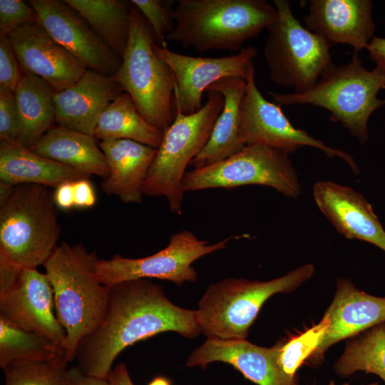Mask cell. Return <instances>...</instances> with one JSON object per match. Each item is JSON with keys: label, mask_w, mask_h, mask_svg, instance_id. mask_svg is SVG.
Returning a JSON list of instances; mask_svg holds the SVG:
<instances>
[{"label": "cell", "mask_w": 385, "mask_h": 385, "mask_svg": "<svg viewBox=\"0 0 385 385\" xmlns=\"http://www.w3.org/2000/svg\"><path fill=\"white\" fill-rule=\"evenodd\" d=\"M69 385H110L108 379H101L85 375L77 366L68 369Z\"/></svg>", "instance_id": "obj_40"}, {"label": "cell", "mask_w": 385, "mask_h": 385, "mask_svg": "<svg viewBox=\"0 0 385 385\" xmlns=\"http://www.w3.org/2000/svg\"><path fill=\"white\" fill-rule=\"evenodd\" d=\"M206 93L207 101L197 112L188 115L175 113L143 185L144 195L164 196L174 213L182 212L186 168L205 146L223 108L225 100L220 93L212 90Z\"/></svg>", "instance_id": "obj_8"}, {"label": "cell", "mask_w": 385, "mask_h": 385, "mask_svg": "<svg viewBox=\"0 0 385 385\" xmlns=\"http://www.w3.org/2000/svg\"><path fill=\"white\" fill-rule=\"evenodd\" d=\"M327 327L328 322L324 317L319 324L279 346L278 362L284 374L292 378L297 376V369L321 344Z\"/></svg>", "instance_id": "obj_32"}, {"label": "cell", "mask_w": 385, "mask_h": 385, "mask_svg": "<svg viewBox=\"0 0 385 385\" xmlns=\"http://www.w3.org/2000/svg\"><path fill=\"white\" fill-rule=\"evenodd\" d=\"M305 27L331 46L349 44L354 51L366 49L375 24L369 0H312Z\"/></svg>", "instance_id": "obj_19"}, {"label": "cell", "mask_w": 385, "mask_h": 385, "mask_svg": "<svg viewBox=\"0 0 385 385\" xmlns=\"http://www.w3.org/2000/svg\"><path fill=\"white\" fill-rule=\"evenodd\" d=\"M29 149L89 176L104 179L109 175L106 158L93 135L53 126Z\"/></svg>", "instance_id": "obj_25"}, {"label": "cell", "mask_w": 385, "mask_h": 385, "mask_svg": "<svg viewBox=\"0 0 385 385\" xmlns=\"http://www.w3.org/2000/svg\"><path fill=\"white\" fill-rule=\"evenodd\" d=\"M98 260L96 252L83 245L62 242L43 265L56 315L66 333L68 362L73 361L81 342L99 327L107 311L110 287L96 274Z\"/></svg>", "instance_id": "obj_2"}, {"label": "cell", "mask_w": 385, "mask_h": 385, "mask_svg": "<svg viewBox=\"0 0 385 385\" xmlns=\"http://www.w3.org/2000/svg\"><path fill=\"white\" fill-rule=\"evenodd\" d=\"M314 272V265L307 264L266 282L226 278L210 284L195 310L201 332L207 337L245 339L269 297L295 289Z\"/></svg>", "instance_id": "obj_7"}, {"label": "cell", "mask_w": 385, "mask_h": 385, "mask_svg": "<svg viewBox=\"0 0 385 385\" xmlns=\"http://www.w3.org/2000/svg\"><path fill=\"white\" fill-rule=\"evenodd\" d=\"M54 90L40 77L22 72L14 91L20 130L17 142L34 146L53 127L56 109Z\"/></svg>", "instance_id": "obj_26"}, {"label": "cell", "mask_w": 385, "mask_h": 385, "mask_svg": "<svg viewBox=\"0 0 385 385\" xmlns=\"http://www.w3.org/2000/svg\"><path fill=\"white\" fill-rule=\"evenodd\" d=\"M0 319L65 348L66 333L56 315L51 284L46 274L36 268L22 269L16 281L0 292Z\"/></svg>", "instance_id": "obj_15"}, {"label": "cell", "mask_w": 385, "mask_h": 385, "mask_svg": "<svg viewBox=\"0 0 385 385\" xmlns=\"http://www.w3.org/2000/svg\"><path fill=\"white\" fill-rule=\"evenodd\" d=\"M155 43L149 23L130 2L128 44L113 77L130 96L140 115L164 133L175 118V80L170 66L155 54Z\"/></svg>", "instance_id": "obj_5"}, {"label": "cell", "mask_w": 385, "mask_h": 385, "mask_svg": "<svg viewBox=\"0 0 385 385\" xmlns=\"http://www.w3.org/2000/svg\"><path fill=\"white\" fill-rule=\"evenodd\" d=\"M148 385H170V381L165 377L157 376Z\"/></svg>", "instance_id": "obj_43"}, {"label": "cell", "mask_w": 385, "mask_h": 385, "mask_svg": "<svg viewBox=\"0 0 385 385\" xmlns=\"http://www.w3.org/2000/svg\"><path fill=\"white\" fill-rule=\"evenodd\" d=\"M8 36L21 71L40 77L55 92L72 86L88 69L37 21L26 24Z\"/></svg>", "instance_id": "obj_16"}, {"label": "cell", "mask_w": 385, "mask_h": 385, "mask_svg": "<svg viewBox=\"0 0 385 385\" xmlns=\"http://www.w3.org/2000/svg\"><path fill=\"white\" fill-rule=\"evenodd\" d=\"M66 364L53 361H24L4 369V385H69Z\"/></svg>", "instance_id": "obj_31"}, {"label": "cell", "mask_w": 385, "mask_h": 385, "mask_svg": "<svg viewBox=\"0 0 385 385\" xmlns=\"http://www.w3.org/2000/svg\"><path fill=\"white\" fill-rule=\"evenodd\" d=\"M21 75L9 36L0 34V86L14 92Z\"/></svg>", "instance_id": "obj_36"}, {"label": "cell", "mask_w": 385, "mask_h": 385, "mask_svg": "<svg viewBox=\"0 0 385 385\" xmlns=\"http://www.w3.org/2000/svg\"><path fill=\"white\" fill-rule=\"evenodd\" d=\"M279 351V346L266 348L245 339L207 337L190 354L186 366L205 369L212 362H225L257 385H299L298 376L289 377L282 371Z\"/></svg>", "instance_id": "obj_17"}, {"label": "cell", "mask_w": 385, "mask_h": 385, "mask_svg": "<svg viewBox=\"0 0 385 385\" xmlns=\"http://www.w3.org/2000/svg\"><path fill=\"white\" fill-rule=\"evenodd\" d=\"M37 22L60 45L88 69L114 76L122 58L65 0H32Z\"/></svg>", "instance_id": "obj_14"}, {"label": "cell", "mask_w": 385, "mask_h": 385, "mask_svg": "<svg viewBox=\"0 0 385 385\" xmlns=\"http://www.w3.org/2000/svg\"><path fill=\"white\" fill-rule=\"evenodd\" d=\"M324 317L328 327L310 359L319 356L332 344L385 323V297L369 294L346 279H339L334 299Z\"/></svg>", "instance_id": "obj_21"}, {"label": "cell", "mask_w": 385, "mask_h": 385, "mask_svg": "<svg viewBox=\"0 0 385 385\" xmlns=\"http://www.w3.org/2000/svg\"><path fill=\"white\" fill-rule=\"evenodd\" d=\"M155 54L171 68L175 80L173 107L188 115L199 111L203 93L220 79L237 77L246 79L257 51L252 46L241 48L239 53L218 58L194 57L170 51L166 43L153 45Z\"/></svg>", "instance_id": "obj_13"}, {"label": "cell", "mask_w": 385, "mask_h": 385, "mask_svg": "<svg viewBox=\"0 0 385 385\" xmlns=\"http://www.w3.org/2000/svg\"><path fill=\"white\" fill-rule=\"evenodd\" d=\"M56 207L48 187L16 185L0 205V255L22 269L43 265L61 234Z\"/></svg>", "instance_id": "obj_6"}, {"label": "cell", "mask_w": 385, "mask_h": 385, "mask_svg": "<svg viewBox=\"0 0 385 385\" xmlns=\"http://www.w3.org/2000/svg\"><path fill=\"white\" fill-rule=\"evenodd\" d=\"M163 132L145 120L130 96L123 92L103 111L96 127V140H132L158 148Z\"/></svg>", "instance_id": "obj_27"}, {"label": "cell", "mask_w": 385, "mask_h": 385, "mask_svg": "<svg viewBox=\"0 0 385 385\" xmlns=\"http://www.w3.org/2000/svg\"><path fill=\"white\" fill-rule=\"evenodd\" d=\"M121 58L130 33V1L122 0H65Z\"/></svg>", "instance_id": "obj_28"}, {"label": "cell", "mask_w": 385, "mask_h": 385, "mask_svg": "<svg viewBox=\"0 0 385 385\" xmlns=\"http://www.w3.org/2000/svg\"><path fill=\"white\" fill-rule=\"evenodd\" d=\"M53 200L57 207L68 210L74 207L73 182H65L55 188Z\"/></svg>", "instance_id": "obj_38"}, {"label": "cell", "mask_w": 385, "mask_h": 385, "mask_svg": "<svg viewBox=\"0 0 385 385\" xmlns=\"http://www.w3.org/2000/svg\"><path fill=\"white\" fill-rule=\"evenodd\" d=\"M278 17L267 26L263 56L271 78L277 84L293 87L295 93L314 86L332 62L331 45L303 26L287 0H273Z\"/></svg>", "instance_id": "obj_9"}, {"label": "cell", "mask_w": 385, "mask_h": 385, "mask_svg": "<svg viewBox=\"0 0 385 385\" xmlns=\"http://www.w3.org/2000/svg\"><path fill=\"white\" fill-rule=\"evenodd\" d=\"M255 75L253 64L245 79L246 90L240 109L239 137L245 145L261 144L288 153L309 146L329 158L343 160L354 174H359V167L350 154L294 127L279 106L263 97L257 87Z\"/></svg>", "instance_id": "obj_12"}, {"label": "cell", "mask_w": 385, "mask_h": 385, "mask_svg": "<svg viewBox=\"0 0 385 385\" xmlns=\"http://www.w3.org/2000/svg\"><path fill=\"white\" fill-rule=\"evenodd\" d=\"M247 185L268 186L292 198L302 192L289 153L261 144L246 145L222 161L187 171L183 190L186 192Z\"/></svg>", "instance_id": "obj_10"}, {"label": "cell", "mask_w": 385, "mask_h": 385, "mask_svg": "<svg viewBox=\"0 0 385 385\" xmlns=\"http://www.w3.org/2000/svg\"><path fill=\"white\" fill-rule=\"evenodd\" d=\"M123 92L113 76L88 69L72 86L55 92V123L93 136L103 111Z\"/></svg>", "instance_id": "obj_20"}, {"label": "cell", "mask_w": 385, "mask_h": 385, "mask_svg": "<svg viewBox=\"0 0 385 385\" xmlns=\"http://www.w3.org/2000/svg\"><path fill=\"white\" fill-rule=\"evenodd\" d=\"M366 49L376 67L385 72V38L374 36Z\"/></svg>", "instance_id": "obj_39"}, {"label": "cell", "mask_w": 385, "mask_h": 385, "mask_svg": "<svg viewBox=\"0 0 385 385\" xmlns=\"http://www.w3.org/2000/svg\"><path fill=\"white\" fill-rule=\"evenodd\" d=\"M329 385H336L334 382H330L329 383ZM343 385H349L348 384H343Z\"/></svg>", "instance_id": "obj_44"}, {"label": "cell", "mask_w": 385, "mask_h": 385, "mask_svg": "<svg viewBox=\"0 0 385 385\" xmlns=\"http://www.w3.org/2000/svg\"><path fill=\"white\" fill-rule=\"evenodd\" d=\"M130 2L137 7L149 23L156 39V44L162 46L165 43L168 34L175 26V9L170 1L132 0Z\"/></svg>", "instance_id": "obj_33"}, {"label": "cell", "mask_w": 385, "mask_h": 385, "mask_svg": "<svg viewBox=\"0 0 385 385\" xmlns=\"http://www.w3.org/2000/svg\"><path fill=\"white\" fill-rule=\"evenodd\" d=\"M19 115L14 92L0 86V139L17 140Z\"/></svg>", "instance_id": "obj_35"}, {"label": "cell", "mask_w": 385, "mask_h": 385, "mask_svg": "<svg viewBox=\"0 0 385 385\" xmlns=\"http://www.w3.org/2000/svg\"><path fill=\"white\" fill-rule=\"evenodd\" d=\"M37 21L36 10L21 0H0V34L9 35L20 26Z\"/></svg>", "instance_id": "obj_34"}, {"label": "cell", "mask_w": 385, "mask_h": 385, "mask_svg": "<svg viewBox=\"0 0 385 385\" xmlns=\"http://www.w3.org/2000/svg\"><path fill=\"white\" fill-rule=\"evenodd\" d=\"M108 380L110 385H134L123 363L118 364L111 371Z\"/></svg>", "instance_id": "obj_41"}, {"label": "cell", "mask_w": 385, "mask_h": 385, "mask_svg": "<svg viewBox=\"0 0 385 385\" xmlns=\"http://www.w3.org/2000/svg\"><path fill=\"white\" fill-rule=\"evenodd\" d=\"M357 53L354 51L346 64L332 62L317 83L305 92L269 94L279 105L310 104L325 108L331 120L340 123L364 144L369 140L370 116L385 105V99L377 97L385 88V72L376 66L366 69Z\"/></svg>", "instance_id": "obj_4"}, {"label": "cell", "mask_w": 385, "mask_h": 385, "mask_svg": "<svg viewBox=\"0 0 385 385\" xmlns=\"http://www.w3.org/2000/svg\"><path fill=\"white\" fill-rule=\"evenodd\" d=\"M68 363L63 348L46 337L0 319V366L24 361Z\"/></svg>", "instance_id": "obj_29"}, {"label": "cell", "mask_w": 385, "mask_h": 385, "mask_svg": "<svg viewBox=\"0 0 385 385\" xmlns=\"http://www.w3.org/2000/svg\"><path fill=\"white\" fill-rule=\"evenodd\" d=\"M16 185L0 181V205L5 202L11 195Z\"/></svg>", "instance_id": "obj_42"}, {"label": "cell", "mask_w": 385, "mask_h": 385, "mask_svg": "<svg viewBox=\"0 0 385 385\" xmlns=\"http://www.w3.org/2000/svg\"><path fill=\"white\" fill-rule=\"evenodd\" d=\"M232 239L228 237L209 244L192 232L184 230L173 234L165 248L150 256L128 258L115 255L109 260L98 259L96 274L102 284L109 287L125 281L151 278L182 285L197 280V274L192 266L195 260L225 249Z\"/></svg>", "instance_id": "obj_11"}, {"label": "cell", "mask_w": 385, "mask_h": 385, "mask_svg": "<svg viewBox=\"0 0 385 385\" xmlns=\"http://www.w3.org/2000/svg\"><path fill=\"white\" fill-rule=\"evenodd\" d=\"M334 372L341 378L356 371L378 376L385 384V323L372 327L349 342L336 361Z\"/></svg>", "instance_id": "obj_30"}, {"label": "cell", "mask_w": 385, "mask_h": 385, "mask_svg": "<svg viewBox=\"0 0 385 385\" xmlns=\"http://www.w3.org/2000/svg\"><path fill=\"white\" fill-rule=\"evenodd\" d=\"M165 332L192 339L201 333L196 311L180 307L148 279L110 287L106 315L78 346L75 359L85 375L108 379L117 356L126 347Z\"/></svg>", "instance_id": "obj_1"}, {"label": "cell", "mask_w": 385, "mask_h": 385, "mask_svg": "<svg viewBox=\"0 0 385 385\" xmlns=\"http://www.w3.org/2000/svg\"><path fill=\"white\" fill-rule=\"evenodd\" d=\"M109 167V175L101 184L108 195H117L124 203L139 204L143 188L158 148L128 140L100 141Z\"/></svg>", "instance_id": "obj_22"}, {"label": "cell", "mask_w": 385, "mask_h": 385, "mask_svg": "<svg viewBox=\"0 0 385 385\" xmlns=\"http://www.w3.org/2000/svg\"><path fill=\"white\" fill-rule=\"evenodd\" d=\"M175 26L166 39L199 53L236 51L274 22L277 11L265 0H178Z\"/></svg>", "instance_id": "obj_3"}, {"label": "cell", "mask_w": 385, "mask_h": 385, "mask_svg": "<svg viewBox=\"0 0 385 385\" xmlns=\"http://www.w3.org/2000/svg\"><path fill=\"white\" fill-rule=\"evenodd\" d=\"M90 176L39 155L11 139H0V181L14 185L36 184L56 188Z\"/></svg>", "instance_id": "obj_24"}, {"label": "cell", "mask_w": 385, "mask_h": 385, "mask_svg": "<svg viewBox=\"0 0 385 385\" xmlns=\"http://www.w3.org/2000/svg\"><path fill=\"white\" fill-rule=\"evenodd\" d=\"M207 90L220 93L225 102L207 143L190 163L193 169L205 168L222 161L245 146L239 137V123L246 81L237 77H226L210 86L206 91Z\"/></svg>", "instance_id": "obj_23"}, {"label": "cell", "mask_w": 385, "mask_h": 385, "mask_svg": "<svg viewBox=\"0 0 385 385\" xmlns=\"http://www.w3.org/2000/svg\"><path fill=\"white\" fill-rule=\"evenodd\" d=\"M312 193L318 208L339 233L367 242L385 252V230L361 193L329 180L314 183Z\"/></svg>", "instance_id": "obj_18"}, {"label": "cell", "mask_w": 385, "mask_h": 385, "mask_svg": "<svg viewBox=\"0 0 385 385\" xmlns=\"http://www.w3.org/2000/svg\"><path fill=\"white\" fill-rule=\"evenodd\" d=\"M74 207L89 208L96 201L93 187L88 178H82L73 182Z\"/></svg>", "instance_id": "obj_37"}]
</instances>
